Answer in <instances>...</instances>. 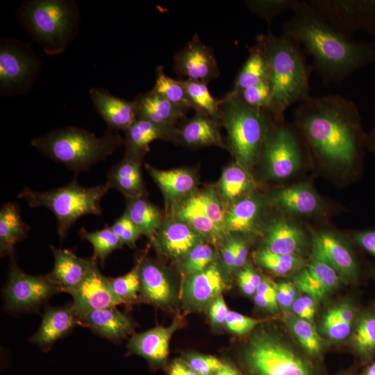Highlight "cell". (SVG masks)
<instances>
[{
	"instance_id": "cell-47",
	"label": "cell",
	"mask_w": 375,
	"mask_h": 375,
	"mask_svg": "<svg viewBox=\"0 0 375 375\" xmlns=\"http://www.w3.org/2000/svg\"><path fill=\"white\" fill-rule=\"evenodd\" d=\"M191 200L218 226L226 231V214L219 200L210 192L195 193Z\"/></svg>"
},
{
	"instance_id": "cell-56",
	"label": "cell",
	"mask_w": 375,
	"mask_h": 375,
	"mask_svg": "<svg viewBox=\"0 0 375 375\" xmlns=\"http://www.w3.org/2000/svg\"><path fill=\"white\" fill-rule=\"evenodd\" d=\"M296 286L291 282H281L276 285L277 301L285 308H291L297 298Z\"/></svg>"
},
{
	"instance_id": "cell-51",
	"label": "cell",
	"mask_w": 375,
	"mask_h": 375,
	"mask_svg": "<svg viewBox=\"0 0 375 375\" xmlns=\"http://www.w3.org/2000/svg\"><path fill=\"white\" fill-rule=\"evenodd\" d=\"M197 375H213L223 365L218 358L198 353H190L184 360Z\"/></svg>"
},
{
	"instance_id": "cell-59",
	"label": "cell",
	"mask_w": 375,
	"mask_h": 375,
	"mask_svg": "<svg viewBox=\"0 0 375 375\" xmlns=\"http://www.w3.org/2000/svg\"><path fill=\"white\" fill-rule=\"evenodd\" d=\"M248 256V247L242 240H235V252L234 269L242 267L247 260Z\"/></svg>"
},
{
	"instance_id": "cell-11",
	"label": "cell",
	"mask_w": 375,
	"mask_h": 375,
	"mask_svg": "<svg viewBox=\"0 0 375 375\" xmlns=\"http://www.w3.org/2000/svg\"><path fill=\"white\" fill-rule=\"evenodd\" d=\"M10 257L8 278L4 290L5 303L8 310L37 311L53 295L62 292L47 275L28 274L18 266L14 255Z\"/></svg>"
},
{
	"instance_id": "cell-18",
	"label": "cell",
	"mask_w": 375,
	"mask_h": 375,
	"mask_svg": "<svg viewBox=\"0 0 375 375\" xmlns=\"http://www.w3.org/2000/svg\"><path fill=\"white\" fill-rule=\"evenodd\" d=\"M176 319L167 326H156L141 333H135L127 347L130 353L145 358L156 367L165 363L169 354V344L173 333L180 326Z\"/></svg>"
},
{
	"instance_id": "cell-15",
	"label": "cell",
	"mask_w": 375,
	"mask_h": 375,
	"mask_svg": "<svg viewBox=\"0 0 375 375\" xmlns=\"http://www.w3.org/2000/svg\"><path fill=\"white\" fill-rule=\"evenodd\" d=\"M312 258L333 268L344 281H356L360 267L351 249L338 236L330 232L315 233L312 235Z\"/></svg>"
},
{
	"instance_id": "cell-55",
	"label": "cell",
	"mask_w": 375,
	"mask_h": 375,
	"mask_svg": "<svg viewBox=\"0 0 375 375\" xmlns=\"http://www.w3.org/2000/svg\"><path fill=\"white\" fill-rule=\"evenodd\" d=\"M229 310L222 294L216 297L209 306V316L214 326H220L225 323Z\"/></svg>"
},
{
	"instance_id": "cell-42",
	"label": "cell",
	"mask_w": 375,
	"mask_h": 375,
	"mask_svg": "<svg viewBox=\"0 0 375 375\" xmlns=\"http://www.w3.org/2000/svg\"><path fill=\"white\" fill-rule=\"evenodd\" d=\"M78 233L83 239L91 243L94 249L92 258L97 261L99 260L101 265H104L112 251L121 249L123 246V243L110 226L94 231H88L83 228Z\"/></svg>"
},
{
	"instance_id": "cell-61",
	"label": "cell",
	"mask_w": 375,
	"mask_h": 375,
	"mask_svg": "<svg viewBox=\"0 0 375 375\" xmlns=\"http://www.w3.org/2000/svg\"><path fill=\"white\" fill-rule=\"evenodd\" d=\"M213 375H240L237 370L228 363L223 362L222 366Z\"/></svg>"
},
{
	"instance_id": "cell-52",
	"label": "cell",
	"mask_w": 375,
	"mask_h": 375,
	"mask_svg": "<svg viewBox=\"0 0 375 375\" xmlns=\"http://www.w3.org/2000/svg\"><path fill=\"white\" fill-rule=\"evenodd\" d=\"M263 320L245 316L240 313L229 310L226 318V328L237 335H244L252 331Z\"/></svg>"
},
{
	"instance_id": "cell-9",
	"label": "cell",
	"mask_w": 375,
	"mask_h": 375,
	"mask_svg": "<svg viewBox=\"0 0 375 375\" xmlns=\"http://www.w3.org/2000/svg\"><path fill=\"white\" fill-rule=\"evenodd\" d=\"M42 60L31 43L12 38L0 40V94L10 97L29 92L40 76Z\"/></svg>"
},
{
	"instance_id": "cell-25",
	"label": "cell",
	"mask_w": 375,
	"mask_h": 375,
	"mask_svg": "<svg viewBox=\"0 0 375 375\" xmlns=\"http://www.w3.org/2000/svg\"><path fill=\"white\" fill-rule=\"evenodd\" d=\"M139 262L140 278V298L153 305L165 307L173 300V290L164 270L147 258Z\"/></svg>"
},
{
	"instance_id": "cell-48",
	"label": "cell",
	"mask_w": 375,
	"mask_h": 375,
	"mask_svg": "<svg viewBox=\"0 0 375 375\" xmlns=\"http://www.w3.org/2000/svg\"><path fill=\"white\" fill-rule=\"evenodd\" d=\"M214 256V251L209 244L199 243L183 258L181 268L188 276L199 272L212 263Z\"/></svg>"
},
{
	"instance_id": "cell-26",
	"label": "cell",
	"mask_w": 375,
	"mask_h": 375,
	"mask_svg": "<svg viewBox=\"0 0 375 375\" xmlns=\"http://www.w3.org/2000/svg\"><path fill=\"white\" fill-rule=\"evenodd\" d=\"M83 326L112 342H118L131 334L134 323L131 317L115 307L92 310L83 319Z\"/></svg>"
},
{
	"instance_id": "cell-45",
	"label": "cell",
	"mask_w": 375,
	"mask_h": 375,
	"mask_svg": "<svg viewBox=\"0 0 375 375\" xmlns=\"http://www.w3.org/2000/svg\"><path fill=\"white\" fill-rule=\"evenodd\" d=\"M139 262L127 274L117 278H110L112 290L123 303L131 304L140 299V278Z\"/></svg>"
},
{
	"instance_id": "cell-54",
	"label": "cell",
	"mask_w": 375,
	"mask_h": 375,
	"mask_svg": "<svg viewBox=\"0 0 375 375\" xmlns=\"http://www.w3.org/2000/svg\"><path fill=\"white\" fill-rule=\"evenodd\" d=\"M262 281L260 276L250 266H246L238 274V283L242 291L247 295L255 294Z\"/></svg>"
},
{
	"instance_id": "cell-16",
	"label": "cell",
	"mask_w": 375,
	"mask_h": 375,
	"mask_svg": "<svg viewBox=\"0 0 375 375\" xmlns=\"http://www.w3.org/2000/svg\"><path fill=\"white\" fill-rule=\"evenodd\" d=\"M227 288L218 266L212 262L205 269L189 275L183 288V299L192 309H203Z\"/></svg>"
},
{
	"instance_id": "cell-13",
	"label": "cell",
	"mask_w": 375,
	"mask_h": 375,
	"mask_svg": "<svg viewBox=\"0 0 375 375\" xmlns=\"http://www.w3.org/2000/svg\"><path fill=\"white\" fill-rule=\"evenodd\" d=\"M69 294L72 306L82 319L90 312L122 304L112 289L109 277L104 276L94 264L83 280Z\"/></svg>"
},
{
	"instance_id": "cell-12",
	"label": "cell",
	"mask_w": 375,
	"mask_h": 375,
	"mask_svg": "<svg viewBox=\"0 0 375 375\" xmlns=\"http://www.w3.org/2000/svg\"><path fill=\"white\" fill-rule=\"evenodd\" d=\"M308 3L350 38L358 31L375 33V0H310Z\"/></svg>"
},
{
	"instance_id": "cell-30",
	"label": "cell",
	"mask_w": 375,
	"mask_h": 375,
	"mask_svg": "<svg viewBox=\"0 0 375 375\" xmlns=\"http://www.w3.org/2000/svg\"><path fill=\"white\" fill-rule=\"evenodd\" d=\"M30 229V226L22 219L18 204L4 203L0 210L1 256H12L15 245L26 238Z\"/></svg>"
},
{
	"instance_id": "cell-32",
	"label": "cell",
	"mask_w": 375,
	"mask_h": 375,
	"mask_svg": "<svg viewBox=\"0 0 375 375\" xmlns=\"http://www.w3.org/2000/svg\"><path fill=\"white\" fill-rule=\"evenodd\" d=\"M270 67L260 44L256 43L249 49V56L235 79L231 92L239 94L244 89L270 79Z\"/></svg>"
},
{
	"instance_id": "cell-20",
	"label": "cell",
	"mask_w": 375,
	"mask_h": 375,
	"mask_svg": "<svg viewBox=\"0 0 375 375\" xmlns=\"http://www.w3.org/2000/svg\"><path fill=\"white\" fill-rule=\"evenodd\" d=\"M341 279L331 266L312 258L308 267L294 275L293 283L305 294L320 301L338 287Z\"/></svg>"
},
{
	"instance_id": "cell-39",
	"label": "cell",
	"mask_w": 375,
	"mask_h": 375,
	"mask_svg": "<svg viewBox=\"0 0 375 375\" xmlns=\"http://www.w3.org/2000/svg\"><path fill=\"white\" fill-rule=\"evenodd\" d=\"M253 181L247 169L238 162L227 167L220 180L222 198L233 201L240 197L252 186Z\"/></svg>"
},
{
	"instance_id": "cell-31",
	"label": "cell",
	"mask_w": 375,
	"mask_h": 375,
	"mask_svg": "<svg viewBox=\"0 0 375 375\" xmlns=\"http://www.w3.org/2000/svg\"><path fill=\"white\" fill-rule=\"evenodd\" d=\"M141 160L126 157L108 172L106 183L127 198L143 197L144 186L140 171Z\"/></svg>"
},
{
	"instance_id": "cell-8",
	"label": "cell",
	"mask_w": 375,
	"mask_h": 375,
	"mask_svg": "<svg viewBox=\"0 0 375 375\" xmlns=\"http://www.w3.org/2000/svg\"><path fill=\"white\" fill-rule=\"evenodd\" d=\"M242 361L247 375H315L311 364L291 346L263 330L251 336Z\"/></svg>"
},
{
	"instance_id": "cell-28",
	"label": "cell",
	"mask_w": 375,
	"mask_h": 375,
	"mask_svg": "<svg viewBox=\"0 0 375 375\" xmlns=\"http://www.w3.org/2000/svg\"><path fill=\"white\" fill-rule=\"evenodd\" d=\"M219 122L201 112L187 120L176 131L174 135L178 136L185 144L192 147L209 145L222 146Z\"/></svg>"
},
{
	"instance_id": "cell-29",
	"label": "cell",
	"mask_w": 375,
	"mask_h": 375,
	"mask_svg": "<svg viewBox=\"0 0 375 375\" xmlns=\"http://www.w3.org/2000/svg\"><path fill=\"white\" fill-rule=\"evenodd\" d=\"M276 204L287 212L309 215L321 210L322 201L309 183H301L279 190Z\"/></svg>"
},
{
	"instance_id": "cell-40",
	"label": "cell",
	"mask_w": 375,
	"mask_h": 375,
	"mask_svg": "<svg viewBox=\"0 0 375 375\" xmlns=\"http://www.w3.org/2000/svg\"><path fill=\"white\" fill-rule=\"evenodd\" d=\"M355 351L363 358H370L375 352V312L362 314L357 321L351 335Z\"/></svg>"
},
{
	"instance_id": "cell-63",
	"label": "cell",
	"mask_w": 375,
	"mask_h": 375,
	"mask_svg": "<svg viewBox=\"0 0 375 375\" xmlns=\"http://www.w3.org/2000/svg\"><path fill=\"white\" fill-rule=\"evenodd\" d=\"M363 375H375V363L370 365L364 372Z\"/></svg>"
},
{
	"instance_id": "cell-46",
	"label": "cell",
	"mask_w": 375,
	"mask_h": 375,
	"mask_svg": "<svg viewBox=\"0 0 375 375\" xmlns=\"http://www.w3.org/2000/svg\"><path fill=\"white\" fill-rule=\"evenodd\" d=\"M299 1L259 0L245 1L247 8L269 24L272 19L281 13L292 11Z\"/></svg>"
},
{
	"instance_id": "cell-43",
	"label": "cell",
	"mask_w": 375,
	"mask_h": 375,
	"mask_svg": "<svg viewBox=\"0 0 375 375\" xmlns=\"http://www.w3.org/2000/svg\"><path fill=\"white\" fill-rule=\"evenodd\" d=\"M152 89L176 106L187 111L193 109L181 80L167 76L162 66L156 68L155 85Z\"/></svg>"
},
{
	"instance_id": "cell-53",
	"label": "cell",
	"mask_w": 375,
	"mask_h": 375,
	"mask_svg": "<svg viewBox=\"0 0 375 375\" xmlns=\"http://www.w3.org/2000/svg\"><path fill=\"white\" fill-rule=\"evenodd\" d=\"M316 301L307 294L298 296L291 308L295 316L313 324L316 312Z\"/></svg>"
},
{
	"instance_id": "cell-50",
	"label": "cell",
	"mask_w": 375,
	"mask_h": 375,
	"mask_svg": "<svg viewBox=\"0 0 375 375\" xmlns=\"http://www.w3.org/2000/svg\"><path fill=\"white\" fill-rule=\"evenodd\" d=\"M110 228L123 244L131 248L135 247L136 241L142 235L126 212L115 222Z\"/></svg>"
},
{
	"instance_id": "cell-7",
	"label": "cell",
	"mask_w": 375,
	"mask_h": 375,
	"mask_svg": "<svg viewBox=\"0 0 375 375\" xmlns=\"http://www.w3.org/2000/svg\"><path fill=\"white\" fill-rule=\"evenodd\" d=\"M110 189L106 182L85 187L73 180L64 186L47 191H35L25 187L17 197L26 200L32 208L45 207L51 210L56 218L57 233L62 241L81 217L101 214V200Z\"/></svg>"
},
{
	"instance_id": "cell-14",
	"label": "cell",
	"mask_w": 375,
	"mask_h": 375,
	"mask_svg": "<svg viewBox=\"0 0 375 375\" xmlns=\"http://www.w3.org/2000/svg\"><path fill=\"white\" fill-rule=\"evenodd\" d=\"M174 69L180 77L206 84L220 74L212 50L201 41L197 33L175 54Z\"/></svg>"
},
{
	"instance_id": "cell-33",
	"label": "cell",
	"mask_w": 375,
	"mask_h": 375,
	"mask_svg": "<svg viewBox=\"0 0 375 375\" xmlns=\"http://www.w3.org/2000/svg\"><path fill=\"white\" fill-rule=\"evenodd\" d=\"M356 317L355 308L349 302L335 306L329 308L322 319V332L333 340H344L352 333Z\"/></svg>"
},
{
	"instance_id": "cell-3",
	"label": "cell",
	"mask_w": 375,
	"mask_h": 375,
	"mask_svg": "<svg viewBox=\"0 0 375 375\" xmlns=\"http://www.w3.org/2000/svg\"><path fill=\"white\" fill-rule=\"evenodd\" d=\"M256 40L260 44L270 67L272 94L269 111L277 121H283L287 108L310 96L312 67L301 47L283 33L276 35L268 31L258 35Z\"/></svg>"
},
{
	"instance_id": "cell-35",
	"label": "cell",
	"mask_w": 375,
	"mask_h": 375,
	"mask_svg": "<svg viewBox=\"0 0 375 375\" xmlns=\"http://www.w3.org/2000/svg\"><path fill=\"white\" fill-rule=\"evenodd\" d=\"M262 201L256 196L238 200L226 214L227 231L248 233L255 225L262 209Z\"/></svg>"
},
{
	"instance_id": "cell-10",
	"label": "cell",
	"mask_w": 375,
	"mask_h": 375,
	"mask_svg": "<svg viewBox=\"0 0 375 375\" xmlns=\"http://www.w3.org/2000/svg\"><path fill=\"white\" fill-rule=\"evenodd\" d=\"M260 156L270 178L280 180L295 174L303 159L295 130L283 121H276L269 131Z\"/></svg>"
},
{
	"instance_id": "cell-57",
	"label": "cell",
	"mask_w": 375,
	"mask_h": 375,
	"mask_svg": "<svg viewBox=\"0 0 375 375\" xmlns=\"http://www.w3.org/2000/svg\"><path fill=\"white\" fill-rule=\"evenodd\" d=\"M353 238L361 249L375 257V228L357 231Z\"/></svg>"
},
{
	"instance_id": "cell-6",
	"label": "cell",
	"mask_w": 375,
	"mask_h": 375,
	"mask_svg": "<svg viewBox=\"0 0 375 375\" xmlns=\"http://www.w3.org/2000/svg\"><path fill=\"white\" fill-rule=\"evenodd\" d=\"M276 121L269 110L251 107L231 91L221 99L220 122L227 131L237 162L247 169L260 156L269 131Z\"/></svg>"
},
{
	"instance_id": "cell-19",
	"label": "cell",
	"mask_w": 375,
	"mask_h": 375,
	"mask_svg": "<svg viewBox=\"0 0 375 375\" xmlns=\"http://www.w3.org/2000/svg\"><path fill=\"white\" fill-rule=\"evenodd\" d=\"M54 257L52 271L47 276L62 292L69 293L85 278L92 267L97 263L93 258H81L68 249L51 246Z\"/></svg>"
},
{
	"instance_id": "cell-1",
	"label": "cell",
	"mask_w": 375,
	"mask_h": 375,
	"mask_svg": "<svg viewBox=\"0 0 375 375\" xmlns=\"http://www.w3.org/2000/svg\"><path fill=\"white\" fill-rule=\"evenodd\" d=\"M295 126L322 162L352 169L359 161L365 135L359 111L338 95L309 96L296 107Z\"/></svg>"
},
{
	"instance_id": "cell-17",
	"label": "cell",
	"mask_w": 375,
	"mask_h": 375,
	"mask_svg": "<svg viewBox=\"0 0 375 375\" xmlns=\"http://www.w3.org/2000/svg\"><path fill=\"white\" fill-rule=\"evenodd\" d=\"M77 325L83 326L72 303L62 307L47 306L41 324L30 341L47 351L55 342L69 334Z\"/></svg>"
},
{
	"instance_id": "cell-41",
	"label": "cell",
	"mask_w": 375,
	"mask_h": 375,
	"mask_svg": "<svg viewBox=\"0 0 375 375\" xmlns=\"http://www.w3.org/2000/svg\"><path fill=\"white\" fill-rule=\"evenodd\" d=\"M285 322L302 348L310 356L319 355L324 346L312 323L297 316H290Z\"/></svg>"
},
{
	"instance_id": "cell-34",
	"label": "cell",
	"mask_w": 375,
	"mask_h": 375,
	"mask_svg": "<svg viewBox=\"0 0 375 375\" xmlns=\"http://www.w3.org/2000/svg\"><path fill=\"white\" fill-rule=\"evenodd\" d=\"M142 235L153 240L162 226L160 210L144 197L129 199L125 210Z\"/></svg>"
},
{
	"instance_id": "cell-23",
	"label": "cell",
	"mask_w": 375,
	"mask_h": 375,
	"mask_svg": "<svg viewBox=\"0 0 375 375\" xmlns=\"http://www.w3.org/2000/svg\"><path fill=\"white\" fill-rule=\"evenodd\" d=\"M306 242V235L300 227L285 218H278L266 228L263 249L277 254L299 256Z\"/></svg>"
},
{
	"instance_id": "cell-24",
	"label": "cell",
	"mask_w": 375,
	"mask_h": 375,
	"mask_svg": "<svg viewBox=\"0 0 375 375\" xmlns=\"http://www.w3.org/2000/svg\"><path fill=\"white\" fill-rule=\"evenodd\" d=\"M137 119L149 120L158 125L174 128L184 119L187 110L174 105L153 89L138 94L133 100Z\"/></svg>"
},
{
	"instance_id": "cell-2",
	"label": "cell",
	"mask_w": 375,
	"mask_h": 375,
	"mask_svg": "<svg viewBox=\"0 0 375 375\" xmlns=\"http://www.w3.org/2000/svg\"><path fill=\"white\" fill-rule=\"evenodd\" d=\"M292 12L283 24V34L303 47L324 84H340L375 62V42L352 40L328 22L308 1H299Z\"/></svg>"
},
{
	"instance_id": "cell-38",
	"label": "cell",
	"mask_w": 375,
	"mask_h": 375,
	"mask_svg": "<svg viewBox=\"0 0 375 375\" xmlns=\"http://www.w3.org/2000/svg\"><path fill=\"white\" fill-rule=\"evenodd\" d=\"M181 81L196 112L206 114L221 122V99H216L211 95L208 84L189 79L181 80Z\"/></svg>"
},
{
	"instance_id": "cell-37",
	"label": "cell",
	"mask_w": 375,
	"mask_h": 375,
	"mask_svg": "<svg viewBox=\"0 0 375 375\" xmlns=\"http://www.w3.org/2000/svg\"><path fill=\"white\" fill-rule=\"evenodd\" d=\"M177 218L201 235L217 242L222 238L226 231L218 226L191 200L190 197L176 209Z\"/></svg>"
},
{
	"instance_id": "cell-62",
	"label": "cell",
	"mask_w": 375,
	"mask_h": 375,
	"mask_svg": "<svg viewBox=\"0 0 375 375\" xmlns=\"http://www.w3.org/2000/svg\"><path fill=\"white\" fill-rule=\"evenodd\" d=\"M365 144L367 145L375 153V124L369 135H365Z\"/></svg>"
},
{
	"instance_id": "cell-36",
	"label": "cell",
	"mask_w": 375,
	"mask_h": 375,
	"mask_svg": "<svg viewBox=\"0 0 375 375\" xmlns=\"http://www.w3.org/2000/svg\"><path fill=\"white\" fill-rule=\"evenodd\" d=\"M146 168L167 199L188 193L195 185L193 175L185 169L161 170L149 165Z\"/></svg>"
},
{
	"instance_id": "cell-21",
	"label": "cell",
	"mask_w": 375,
	"mask_h": 375,
	"mask_svg": "<svg viewBox=\"0 0 375 375\" xmlns=\"http://www.w3.org/2000/svg\"><path fill=\"white\" fill-rule=\"evenodd\" d=\"M89 93L95 110L108 128L126 131L137 119L133 101L113 96L104 88H92Z\"/></svg>"
},
{
	"instance_id": "cell-5",
	"label": "cell",
	"mask_w": 375,
	"mask_h": 375,
	"mask_svg": "<svg viewBox=\"0 0 375 375\" xmlns=\"http://www.w3.org/2000/svg\"><path fill=\"white\" fill-rule=\"evenodd\" d=\"M122 142L109 128L97 137L85 128L69 126L35 138L31 144L42 154L77 173L106 160Z\"/></svg>"
},
{
	"instance_id": "cell-58",
	"label": "cell",
	"mask_w": 375,
	"mask_h": 375,
	"mask_svg": "<svg viewBox=\"0 0 375 375\" xmlns=\"http://www.w3.org/2000/svg\"><path fill=\"white\" fill-rule=\"evenodd\" d=\"M235 252V240H231L225 243L222 248L223 261L229 269H234Z\"/></svg>"
},
{
	"instance_id": "cell-27",
	"label": "cell",
	"mask_w": 375,
	"mask_h": 375,
	"mask_svg": "<svg viewBox=\"0 0 375 375\" xmlns=\"http://www.w3.org/2000/svg\"><path fill=\"white\" fill-rule=\"evenodd\" d=\"M174 128L162 126L146 119H136L125 131V156L141 160L152 141L167 139L174 135Z\"/></svg>"
},
{
	"instance_id": "cell-44",
	"label": "cell",
	"mask_w": 375,
	"mask_h": 375,
	"mask_svg": "<svg viewBox=\"0 0 375 375\" xmlns=\"http://www.w3.org/2000/svg\"><path fill=\"white\" fill-rule=\"evenodd\" d=\"M256 260L260 265L278 276L301 270L304 266L303 260L299 255L277 254L263 249L256 252Z\"/></svg>"
},
{
	"instance_id": "cell-49",
	"label": "cell",
	"mask_w": 375,
	"mask_h": 375,
	"mask_svg": "<svg viewBox=\"0 0 375 375\" xmlns=\"http://www.w3.org/2000/svg\"><path fill=\"white\" fill-rule=\"evenodd\" d=\"M237 94L244 103L251 107L269 110L272 94L271 80L249 87Z\"/></svg>"
},
{
	"instance_id": "cell-4",
	"label": "cell",
	"mask_w": 375,
	"mask_h": 375,
	"mask_svg": "<svg viewBox=\"0 0 375 375\" xmlns=\"http://www.w3.org/2000/svg\"><path fill=\"white\" fill-rule=\"evenodd\" d=\"M17 12L22 26L49 56L65 52L78 33L81 13L74 0H26Z\"/></svg>"
},
{
	"instance_id": "cell-60",
	"label": "cell",
	"mask_w": 375,
	"mask_h": 375,
	"mask_svg": "<svg viewBox=\"0 0 375 375\" xmlns=\"http://www.w3.org/2000/svg\"><path fill=\"white\" fill-rule=\"evenodd\" d=\"M169 375H197L182 359L175 360L168 370Z\"/></svg>"
},
{
	"instance_id": "cell-22",
	"label": "cell",
	"mask_w": 375,
	"mask_h": 375,
	"mask_svg": "<svg viewBox=\"0 0 375 375\" xmlns=\"http://www.w3.org/2000/svg\"><path fill=\"white\" fill-rule=\"evenodd\" d=\"M201 235L183 222L162 224L153 242L158 249L173 259L183 258L200 243Z\"/></svg>"
}]
</instances>
